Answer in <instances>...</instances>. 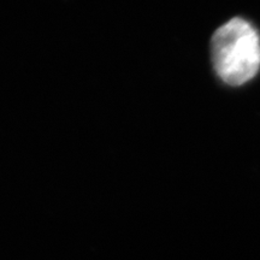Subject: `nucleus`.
Masks as SVG:
<instances>
[{
	"mask_svg": "<svg viewBox=\"0 0 260 260\" xmlns=\"http://www.w3.org/2000/svg\"><path fill=\"white\" fill-rule=\"evenodd\" d=\"M211 52L217 75L230 86L246 83L259 71L260 38L245 19L233 18L217 29Z\"/></svg>",
	"mask_w": 260,
	"mask_h": 260,
	"instance_id": "f257e3e1",
	"label": "nucleus"
}]
</instances>
